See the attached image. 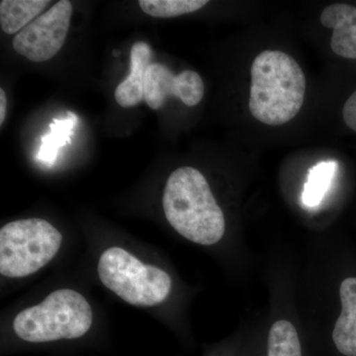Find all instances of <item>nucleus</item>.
Here are the masks:
<instances>
[{"mask_svg": "<svg viewBox=\"0 0 356 356\" xmlns=\"http://www.w3.org/2000/svg\"><path fill=\"white\" fill-rule=\"evenodd\" d=\"M341 311L334 323L332 339L343 356H356V275H348L339 287Z\"/></svg>", "mask_w": 356, "mask_h": 356, "instance_id": "nucleus-8", "label": "nucleus"}, {"mask_svg": "<svg viewBox=\"0 0 356 356\" xmlns=\"http://www.w3.org/2000/svg\"><path fill=\"white\" fill-rule=\"evenodd\" d=\"M63 236L38 218L8 222L0 229V273L20 278L37 273L58 254Z\"/></svg>", "mask_w": 356, "mask_h": 356, "instance_id": "nucleus-4", "label": "nucleus"}, {"mask_svg": "<svg viewBox=\"0 0 356 356\" xmlns=\"http://www.w3.org/2000/svg\"><path fill=\"white\" fill-rule=\"evenodd\" d=\"M153 51L146 42L133 44L130 55V74L115 89V99L124 108H130L144 100L145 79L152 64Z\"/></svg>", "mask_w": 356, "mask_h": 356, "instance_id": "nucleus-10", "label": "nucleus"}, {"mask_svg": "<svg viewBox=\"0 0 356 356\" xmlns=\"http://www.w3.org/2000/svg\"><path fill=\"white\" fill-rule=\"evenodd\" d=\"M67 115L64 119H54L53 123L50 124V132L42 137V145L37 159L46 165L55 163L60 149L70 143L77 118L72 112H67Z\"/></svg>", "mask_w": 356, "mask_h": 356, "instance_id": "nucleus-12", "label": "nucleus"}, {"mask_svg": "<svg viewBox=\"0 0 356 356\" xmlns=\"http://www.w3.org/2000/svg\"><path fill=\"white\" fill-rule=\"evenodd\" d=\"M344 123L356 133V90L346 100L343 110Z\"/></svg>", "mask_w": 356, "mask_h": 356, "instance_id": "nucleus-16", "label": "nucleus"}, {"mask_svg": "<svg viewBox=\"0 0 356 356\" xmlns=\"http://www.w3.org/2000/svg\"><path fill=\"white\" fill-rule=\"evenodd\" d=\"M50 4L44 0H2L0 25L6 34L13 35L31 23Z\"/></svg>", "mask_w": 356, "mask_h": 356, "instance_id": "nucleus-11", "label": "nucleus"}, {"mask_svg": "<svg viewBox=\"0 0 356 356\" xmlns=\"http://www.w3.org/2000/svg\"><path fill=\"white\" fill-rule=\"evenodd\" d=\"M323 26L332 29L331 48L339 57L356 60V7L337 3L321 14Z\"/></svg>", "mask_w": 356, "mask_h": 356, "instance_id": "nucleus-9", "label": "nucleus"}, {"mask_svg": "<svg viewBox=\"0 0 356 356\" xmlns=\"http://www.w3.org/2000/svg\"><path fill=\"white\" fill-rule=\"evenodd\" d=\"M72 13V2H57L14 37V50L31 62L51 60L64 46Z\"/></svg>", "mask_w": 356, "mask_h": 356, "instance_id": "nucleus-6", "label": "nucleus"}, {"mask_svg": "<svg viewBox=\"0 0 356 356\" xmlns=\"http://www.w3.org/2000/svg\"><path fill=\"white\" fill-rule=\"evenodd\" d=\"M163 211L173 229L191 242L214 245L226 229L224 213L209 184L196 168H177L168 177L163 197Z\"/></svg>", "mask_w": 356, "mask_h": 356, "instance_id": "nucleus-1", "label": "nucleus"}, {"mask_svg": "<svg viewBox=\"0 0 356 356\" xmlns=\"http://www.w3.org/2000/svg\"><path fill=\"white\" fill-rule=\"evenodd\" d=\"M92 324V310L83 295L72 289L51 293L42 303L20 312L14 332L29 343H48L84 336Z\"/></svg>", "mask_w": 356, "mask_h": 356, "instance_id": "nucleus-3", "label": "nucleus"}, {"mask_svg": "<svg viewBox=\"0 0 356 356\" xmlns=\"http://www.w3.org/2000/svg\"><path fill=\"white\" fill-rule=\"evenodd\" d=\"M267 356H303L296 327L286 320L274 323L267 339Z\"/></svg>", "mask_w": 356, "mask_h": 356, "instance_id": "nucleus-13", "label": "nucleus"}, {"mask_svg": "<svg viewBox=\"0 0 356 356\" xmlns=\"http://www.w3.org/2000/svg\"><path fill=\"white\" fill-rule=\"evenodd\" d=\"M7 106V98L6 91L0 89V126L3 125L4 119H6Z\"/></svg>", "mask_w": 356, "mask_h": 356, "instance_id": "nucleus-17", "label": "nucleus"}, {"mask_svg": "<svg viewBox=\"0 0 356 356\" xmlns=\"http://www.w3.org/2000/svg\"><path fill=\"white\" fill-rule=\"evenodd\" d=\"M103 284L134 306L152 307L165 301L172 290V280L161 268L143 264L127 250L111 248L98 262Z\"/></svg>", "mask_w": 356, "mask_h": 356, "instance_id": "nucleus-5", "label": "nucleus"}, {"mask_svg": "<svg viewBox=\"0 0 356 356\" xmlns=\"http://www.w3.org/2000/svg\"><path fill=\"white\" fill-rule=\"evenodd\" d=\"M175 96L189 107L196 106L203 99L204 83L197 72L182 70L173 74L165 65L152 63L145 79L144 100L149 108H163L168 98Z\"/></svg>", "mask_w": 356, "mask_h": 356, "instance_id": "nucleus-7", "label": "nucleus"}, {"mask_svg": "<svg viewBox=\"0 0 356 356\" xmlns=\"http://www.w3.org/2000/svg\"><path fill=\"white\" fill-rule=\"evenodd\" d=\"M336 161H321L309 172L302 200L307 207L314 208L322 202L329 191L337 170Z\"/></svg>", "mask_w": 356, "mask_h": 356, "instance_id": "nucleus-14", "label": "nucleus"}, {"mask_svg": "<svg viewBox=\"0 0 356 356\" xmlns=\"http://www.w3.org/2000/svg\"><path fill=\"white\" fill-rule=\"evenodd\" d=\"M206 0H140V7L147 15L158 18L177 17L203 8Z\"/></svg>", "mask_w": 356, "mask_h": 356, "instance_id": "nucleus-15", "label": "nucleus"}, {"mask_svg": "<svg viewBox=\"0 0 356 356\" xmlns=\"http://www.w3.org/2000/svg\"><path fill=\"white\" fill-rule=\"evenodd\" d=\"M250 111L257 121L280 126L303 106L306 79L298 63L281 51H261L250 69Z\"/></svg>", "mask_w": 356, "mask_h": 356, "instance_id": "nucleus-2", "label": "nucleus"}]
</instances>
